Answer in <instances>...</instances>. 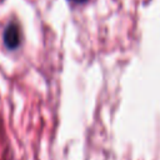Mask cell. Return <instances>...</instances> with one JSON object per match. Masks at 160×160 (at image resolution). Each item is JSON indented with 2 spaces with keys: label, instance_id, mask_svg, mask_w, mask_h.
<instances>
[{
  "label": "cell",
  "instance_id": "cell-1",
  "mask_svg": "<svg viewBox=\"0 0 160 160\" xmlns=\"http://www.w3.org/2000/svg\"><path fill=\"white\" fill-rule=\"evenodd\" d=\"M4 42L9 49H15L20 44V31L16 24L11 22L4 31Z\"/></svg>",
  "mask_w": 160,
  "mask_h": 160
},
{
  "label": "cell",
  "instance_id": "cell-2",
  "mask_svg": "<svg viewBox=\"0 0 160 160\" xmlns=\"http://www.w3.org/2000/svg\"><path fill=\"white\" fill-rule=\"evenodd\" d=\"M74 1H78V2H80V1H85V0H74Z\"/></svg>",
  "mask_w": 160,
  "mask_h": 160
}]
</instances>
